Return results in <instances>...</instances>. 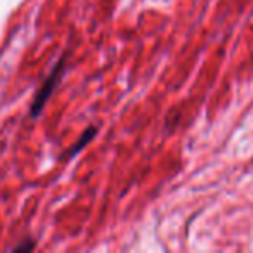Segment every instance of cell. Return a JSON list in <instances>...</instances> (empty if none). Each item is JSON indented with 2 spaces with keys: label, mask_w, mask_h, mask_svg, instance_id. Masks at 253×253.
<instances>
[{
  "label": "cell",
  "mask_w": 253,
  "mask_h": 253,
  "mask_svg": "<svg viewBox=\"0 0 253 253\" xmlns=\"http://www.w3.org/2000/svg\"><path fill=\"white\" fill-rule=\"evenodd\" d=\"M66 63H68V56L63 54V56L57 59V63L54 64L52 70L49 71V75H47V78L42 82V85L39 87V90H37L35 97H33V101H32V106H30V118L32 120L39 118L43 109H45L49 99L52 97L54 90L57 88V85L61 84L64 73H66Z\"/></svg>",
  "instance_id": "cell-1"
},
{
  "label": "cell",
  "mask_w": 253,
  "mask_h": 253,
  "mask_svg": "<svg viewBox=\"0 0 253 253\" xmlns=\"http://www.w3.org/2000/svg\"><path fill=\"white\" fill-rule=\"evenodd\" d=\"M97 132H99V130H97V126H95V125L88 126V128H85L84 134H82V137L77 141V144L71 146V148L68 149V151L63 155V158H73L75 155H78V153H80L82 149L87 148V146L90 144L92 141H94V137L97 135Z\"/></svg>",
  "instance_id": "cell-2"
},
{
  "label": "cell",
  "mask_w": 253,
  "mask_h": 253,
  "mask_svg": "<svg viewBox=\"0 0 253 253\" xmlns=\"http://www.w3.org/2000/svg\"><path fill=\"white\" fill-rule=\"evenodd\" d=\"M35 241L33 239H25V241H21L19 245H16L14 248H12V252H32L33 248H35Z\"/></svg>",
  "instance_id": "cell-3"
}]
</instances>
